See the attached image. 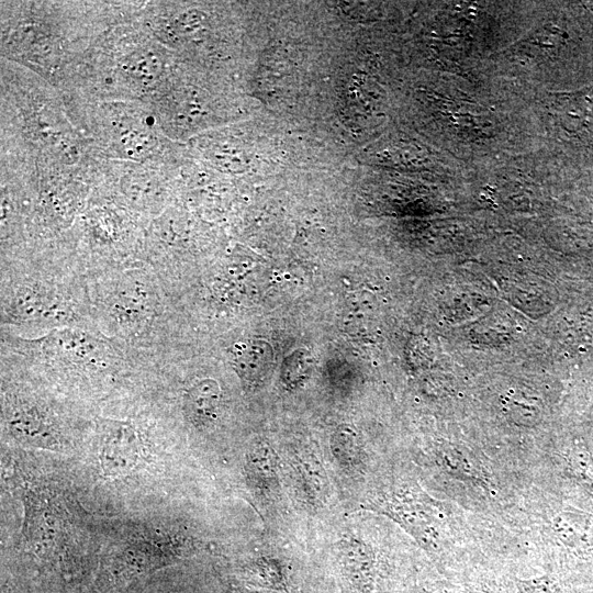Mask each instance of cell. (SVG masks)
<instances>
[{"label": "cell", "instance_id": "4", "mask_svg": "<svg viewBox=\"0 0 593 593\" xmlns=\"http://www.w3.org/2000/svg\"><path fill=\"white\" fill-rule=\"evenodd\" d=\"M223 400L220 382L212 377L197 379L188 384L181 396L182 414L198 429L213 426L219 419Z\"/></svg>", "mask_w": 593, "mask_h": 593}, {"label": "cell", "instance_id": "6", "mask_svg": "<svg viewBox=\"0 0 593 593\" xmlns=\"http://www.w3.org/2000/svg\"><path fill=\"white\" fill-rule=\"evenodd\" d=\"M344 567L350 580L359 588L367 584L372 564L371 551L362 541L349 538L340 547Z\"/></svg>", "mask_w": 593, "mask_h": 593}, {"label": "cell", "instance_id": "11", "mask_svg": "<svg viewBox=\"0 0 593 593\" xmlns=\"http://www.w3.org/2000/svg\"><path fill=\"white\" fill-rule=\"evenodd\" d=\"M125 146L136 153L144 150L147 145L146 135L139 132H128L123 138Z\"/></svg>", "mask_w": 593, "mask_h": 593}, {"label": "cell", "instance_id": "7", "mask_svg": "<svg viewBox=\"0 0 593 593\" xmlns=\"http://www.w3.org/2000/svg\"><path fill=\"white\" fill-rule=\"evenodd\" d=\"M331 446L335 458L342 465L354 466L359 461V438L355 429L349 425H342L335 430Z\"/></svg>", "mask_w": 593, "mask_h": 593}, {"label": "cell", "instance_id": "1", "mask_svg": "<svg viewBox=\"0 0 593 593\" xmlns=\"http://www.w3.org/2000/svg\"><path fill=\"white\" fill-rule=\"evenodd\" d=\"M86 277L96 331L153 361L184 344L178 300L148 265Z\"/></svg>", "mask_w": 593, "mask_h": 593}, {"label": "cell", "instance_id": "9", "mask_svg": "<svg viewBox=\"0 0 593 593\" xmlns=\"http://www.w3.org/2000/svg\"><path fill=\"white\" fill-rule=\"evenodd\" d=\"M124 68L138 78H153L159 71L160 63L155 54L138 52L125 59Z\"/></svg>", "mask_w": 593, "mask_h": 593}, {"label": "cell", "instance_id": "3", "mask_svg": "<svg viewBox=\"0 0 593 593\" xmlns=\"http://www.w3.org/2000/svg\"><path fill=\"white\" fill-rule=\"evenodd\" d=\"M1 361L29 372L80 380L149 373L154 361L87 327H60L35 337L1 332Z\"/></svg>", "mask_w": 593, "mask_h": 593}, {"label": "cell", "instance_id": "8", "mask_svg": "<svg viewBox=\"0 0 593 593\" xmlns=\"http://www.w3.org/2000/svg\"><path fill=\"white\" fill-rule=\"evenodd\" d=\"M248 466L251 477L261 483H270L276 477L275 457L267 447H257L248 456Z\"/></svg>", "mask_w": 593, "mask_h": 593}, {"label": "cell", "instance_id": "10", "mask_svg": "<svg viewBox=\"0 0 593 593\" xmlns=\"http://www.w3.org/2000/svg\"><path fill=\"white\" fill-rule=\"evenodd\" d=\"M202 12L187 11L179 16L177 23L180 30L189 32L197 29L202 23Z\"/></svg>", "mask_w": 593, "mask_h": 593}, {"label": "cell", "instance_id": "5", "mask_svg": "<svg viewBox=\"0 0 593 593\" xmlns=\"http://www.w3.org/2000/svg\"><path fill=\"white\" fill-rule=\"evenodd\" d=\"M230 361L245 384L260 383L268 374L273 353L271 346L262 339L235 342L230 349Z\"/></svg>", "mask_w": 593, "mask_h": 593}, {"label": "cell", "instance_id": "2", "mask_svg": "<svg viewBox=\"0 0 593 593\" xmlns=\"http://www.w3.org/2000/svg\"><path fill=\"white\" fill-rule=\"evenodd\" d=\"M1 259V332L35 337L60 327L93 328L87 277L76 256Z\"/></svg>", "mask_w": 593, "mask_h": 593}]
</instances>
